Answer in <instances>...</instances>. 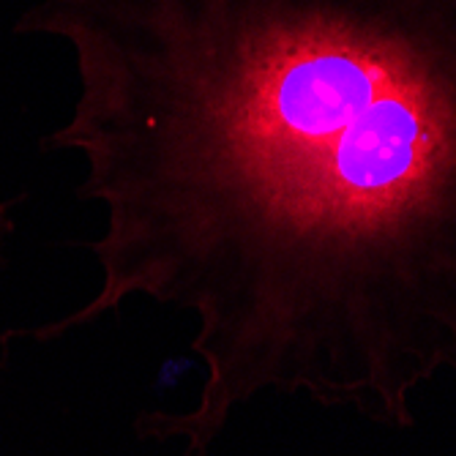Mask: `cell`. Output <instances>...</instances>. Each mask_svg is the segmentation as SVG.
<instances>
[{
  "instance_id": "6da1fadb",
  "label": "cell",
  "mask_w": 456,
  "mask_h": 456,
  "mask_svg": "<svg viewBox=\"0 0 456 456\" xmlns=\"http://www.w3.org/2000/svg\"><path fill=\"white\" fill-rule=\"evenodd\" d=\"M17 30L74 53L45 145L107 224L99 293L0 363L145 296L197 314L205 386L140 440L208 456L263 391L416 424L456 369V0H41Z\"/></svg>"
},
{
  "instance_id": "7a4b0ae2",
  "label": "cell",
  "mask_w": 456,
  "mask_h": 456,
  "mask_svg": "<svg viewBox=\"0 0 456 456\" xmlns=\"http://www.w3.org/2000/svg\"><path fill=\"white\" fill-rule=\"evenodd\" d=\"M22 202V197L14 200H0V271L9 265V246L12 238L17 232V219H14V208Z\"/></svg>"
},
{
  "instance_id": "3957f363",
  "label": "cell",
  "mask_w": 456,
  "mask_h": 456,
  "mask_svg": "<svg viewBox=\"0 0 456 456\" xmlns=\"http://www.w3.org/2000/svg\"><path fill=\"white\" fill-rule=\"evenodd\" d=\"M191 369V361H186V358H173V361H167L164 363V369H161V386H175L178 383V378L183 375V371H189Z\"/></svg>"
}]
</instances>
